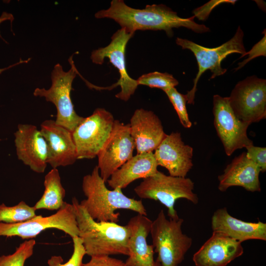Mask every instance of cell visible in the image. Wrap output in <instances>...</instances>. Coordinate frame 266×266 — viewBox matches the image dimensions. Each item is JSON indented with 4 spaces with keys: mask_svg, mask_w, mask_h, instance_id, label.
Masks as SVG:
<instances>
[{
    "mask_svg": "<svg viewBox=\"0 0 266 266\" xmlns=\"http://www.w3.org/2000/svg\"><path fill=\"white\" fill-rule=\"evenodd\" d=\"M96 18H109L114 20L132 34L138 30H163L171 37L173 28L184 27L198 33L210 31L203 24L194 21V16L184 18L164 4L147 5L143 9H136L127 5L123 0H112L109 7L99 11Z\"/></svg>",
    "mask_w": 266,
    "mask_h": 266,
    "instance_id": "1",
    "label": "cell"
},
{
    "mask_svg": "<svg viewBox=\"0 0 266 266\" xmlns=\"http://www.w3.org/2000/svg\"><path fill=\"white\" fill-rule=\"evenodd\" d=\"M73 206L78 236L82 241L86 254L91 257L122 254L128 256L130 233L128 226L112 222H98L91 217L75 197Z\"/></svg>",
    "mask_w": 266,
    "mask_h": 266,
    "instance_id": "2",
    "label": "cell"
},
{
    "mask_svg": "<svg viewBox=\"0 0 266 266\" xmlns=\"http://www.w3.org/2000/svg\"><path fill=\"white\" fill-rule=\"evenodd\" d=\"M105 183L97 166L91 174L83 177L82 188L87 198L80 204L92 218L98 222L117 223L120 214L115 211L121 209L131 210L147 216L146 210L141 200L127 197L120 189L109 190Z\"/></svg>",
    "mask_w": 266,
    "mask_h": 266,
    "instance_id": "3",
    "label": "cell"
},
{
    "mask_svg": "<svg viewBox=\"0 0 266 266\" xmlns=\"http://www.w3.org/2000/svg\"><path fill=\"white\" fill-rule=\"evenodd\" d=\"M184 220L168 219L163 210L152 221L150 233L154 252L158 254L156 260L161 266H178L191 248L193 240L183 233Z\"/></svg>",
    "mask_w": 266,
    "mask_h": 266,
    "instance_id": "4",
    "label": "cell"
},
{
    "mask_svg": "<svg viewBox=\"0 0 266 266\" xmlns=\"http://www.w3.org/2000/svg\"><path fill=\"white\" fill-rule=\"evenodd\" d=\"M194 186L189 178L167 175L158 170L154 175L144 179L134 191L141 199L159 201L167 208L169 218L177 219L179 217L174 204L178 199H185L198 204L199 198L194 192Z\"/></svg>",
    "mask_w": 266,
    "mask_h": 266,
    "instance_id": "5",
    "label": "cell"
},
{
    "mask_svg": "<svg viewBox=\"0 0 266 266\" xmlns=\"http://www.w3.org/2000/svg\"><path fill=\"white\" fill-rule=\"evenodd\" d=\"M243 32L238 26L232 38L215 48H207L187 39L180 37L176 39V43L182 49H188L193 53L198 65V71L194 79L193 87L186 94L188 104H194L197 84L205 71H211L210 79L222 75L227 71V69L221 66V63L224 59L233 53H238L242 56L246 52L243 43Z\"/></svg>",
    "mask_w": 266,
    "mask_h": 266,
    "instance_id": "6",
    "label": "cell"
},
{
    "mask_svg": "<svg viewBox=\"0 0 266 266\" xmlns=\"http://www.w3.org/2000/svg\"><path fill=\"white\" fill-rule=\"evenodd\" d=\"M71 68L65 71L61 65L56 64L52 71V85L48 89L36 88L33 94L44 98L47 101L53 103L57 109L56 124L72 133L84 117L75 112L70 97L73 81L78 74L71 57L69 59Z\"/></svg>",
    "mask_w": 266,
    "mask_h": 266,
    "instance_id": "7",
    "label": "cell"
},
{
    "mask_svg": "<svg viewBox=\"0 0 266 266\" xmlns=\"http://www.w3.org/2000/svg\"><path fill=\"white\" fill-rule=\"evenodd\" d=\"M49 229L62 231L71 238L78 236L79 230L72 204L65 201L57 212L50 216L37 215L31 220L19 223L0 222V236L33 238Z\"/></svg>",
    "mask_w": 266,
    "mask_h": 266,
    "instance_id": "8",
    "label": "cell"
},
{
    "mask_svg": "<svg viewBox=\"0 0 266 266\" xmlns=\"http://www.w3.org/2000/svg\"><path fill=\"white\" fill-rule=\"evenodd\" d=\"M115 119L103 108H96L72 133L76 148L77 159H91L99 152L109 137Z\"/></svg>",
    "mask_w": 266,
    "mask_h": 266,
    "instance_id": "9",
    "label": "cell"
},
{
    "mask_svg": "<svg viewBox=\"0 0 266 266\" xmlns=\"http://www.w3.org/2000/svg\"><path fill=\"white\" fill-rule=\"evenodd\" d=\"M234 113L251 125L266 118V80L256 76L239 81L228 97Z\"/></svg>",
    "mask_w": 266,
    "mask_h": 266,
    "instance_id": "10",
    "label": "cell"
},
{
    "mask_svg": "<svg viewBox=\"0 0 266 266\" xmlns=\"http://www.w3.org/2000/svg\"><path fill=\"white\" fill-rule=\"evenodd\" d=\"M214 125L225 153L231 156L235 150L253 145L247 135L250 124L238 119L233 111L228 97H213Z\"/></svg>",
    "mask_w": 266,
    "mask_h": 266,
    "instance_id": "11",
    "label": "cell"
},
{
    "mask_svg": "<svg viewBox=\"0 0 266 266\" xmlns=\"http://www.w3.org/2000/svg\"><path fill=\"white\" fill-rule=\"evenodd\" d=\"M135 145L129 124L115 120L111 133L97 155L100 174L106 182L111 175L133 157Z\"/></svg>",
    "mask_w": 266,
    "mask_h": 266,
    "instance_id": "12",
    "label": "cell"
},
{
    "mask_svg": "<svg viewBox=\"0 0 266 266\" xmlns=\"http://www.w3.org/2000/svg\"><path fill=\"white\" fill-rule=\"evenodd\" d=\"M133 34L128 32L125 29L121 28L117 31L112 36L110 43L104 47L100 48L94 50L91 55L93 63L102 65L105 58L118 70L120 78L118 81L109 87L113 88L120 86L121 91L115 95L124 101H127L133 95L137 86L136 80L131 78L128 74L126 65V48L129 40Z\"/></svg>",
    "mask_w": 266,
    "mask_h": 266,
    "instance_id": "13",
    "label": "cell"
},
{
    "mask_svg": "<svg viewBox=\"0 0 266 266\" xmlns=\"http://www.w3.org/2000/svg\"><path fill=\"white\" fill-rule=\"evenodd\" d=\"M39 130L46 143L47 164L52 168L73 165L78 160L71 132L52 120L44 121Z\"/></svg>",
    "mask_w": 266,
    "mask_h": 266,
    "instance_id": "14",
    "label": "cell"
},
{
    "mask_svg": "<svg viewBox=\"0 0 266 266\" xmlns=\"http://www.w3.org/2000/svg\"><path fill=\"white\" fill-rule=\"evenodd\" d=\"M153 153L158 166L171 176L186 177L193 166V148L184 143L179 132L166 134Z\"/></svg>",
    "mask_w": 266,
    "mask_h": 266,
    "instance_id": "15",
    "label": "cell"
},
{
    "mask_svg": "<svg viewBox=\"0 0 266 266\" xmlns=\"http://www.w3.org/2000/svg\"><path fill=\"white\" fill-rule=\"evenodd\" d=\"M14 135L18 159L33 171L43 173L48 164L47 149L40 130L32 124H19Z\"/></svg>",
    "mask_w": 266,
    "mask_h": 266,
    "instance_id": "16",
    "label": "cell"
},
{
    "mask_svg": "<svg viewBox=\"0 0 266 266\" xmlns=\"http://www.w3.org/2000/svg\"><path fill=\"white\" fill-rule=\"evenodd\" d=\"M129 126L137 154L153 152L167 134L158 116L143 108L135 110Z\"/></svg>",
    "mask_w": 266,
    "mask_h": 266,
    "instance_id": "17",
    "label": "cell"
},
{
    "mask_svg": "<svg viewBox=\"0 0 266 266\" xmlns=\"http://www.w3.org/2000/svg\"><path fill=\"white\" fill-rule=\"evenodd\" d=\"M244 252L241 243L223 233L211 236L194 254L196 266H226Z\"/></svg>",
    "mask_w": 266,
    "mask_h": 266,
    "instance_id": "18",
    "label": "cell"
},
{
    "mask_svg": "<svg viewBox=\"0 0 266 266\" xmlns=\"http://www.w3.org/2000/svg\"><path fill=\"white\" fill-rule=\"evenodd\" d=\"M152 221L146 216L139 214L132 217L128 226L130 235L128 240V266H161L154 258L153 246L147 242Z\"/></svg>",
    "mask_w": 266,
    "mask_h": 266,
    "instance_id": "19",
    "label": "cell"
},
{
    "mask_svg": "<svg viewBox=\"0 0 266 266\" xmlns=\"http://www.w3.org/2000/svg\"><path fill=\"white\" fill-rule=\"evenodd\" d=\"M259 167L249 159L243 152L235 157L219 175L218 189L225 192L232 186H240L251 192L261 191Z\"/></svg>",
    "mask_w": 266,
    "mask_h": 266,
    "instance_id": "20",
    "label": "cell"
},
{
    "mask_svg": "<svg viewBox=\"0 0 266 266\" xmlns=\"http://www.w3.org/2000/svg\"><path fill=\"white\" fill-rule=\"evenodd\" d=\"M213 232L223 233L241 243L257 239L266 240V224L258 221L249 222L231 215L226 207L217 209L211 218Z\"/></svg>",
    "mask_w": 266,
    "mask_h": 266,
    "instance_id": "21",
    "label": "cell"
},
{
    "mask_svg": "<svg viewBox=\"0 0 266 266\" xmlns=\"http://www.w3.org/2000/svg\"><path fill=\"white\" fill-rule=\"evenodd\" d=\"M158 166L153 152L137 154L117 169L107 182L113 189L122 190L135 180L154 175Z\"/></svg>",
    "mask_w": 266,
    "mask_h": 266,
    "instance_id": "22",
    "label": "cell"
},
{
    "mask_svg": "<svg viewBox=\"0 0 266 266\" xmlns=\"http://www.w3.org/2000/svg\"><path fill=\"white\" fill-rule=\"evenodd\" d=\"M44 191L41 198L33 206L34 209L58 210L65 201L66 191L63 187L59 170L52 168L44 177Z\"/></svg>",
    "mask_w": 266,
    "mask_h": 266,
    "instance_id": "23",
    "label": "cell"
},
{
    "mask_svg": "<svg viewBox=\"0 0 266 266\" xmlns=\"http://www.w3.org/2000/svg\"><path fill=\"white\" fill-rule=\"evenodd\" d=\"M34 208L23 201L17 204L8 206L4 203L0 204V222L15 224L26 222L37 215Z\"/></svg>",
    "mask_w": 266,
    "mask_h": 266,
    "instance_id": "24",
    "label": "cell"
},
{
    "mask_svg": "<svg viewBox=\"0 0 266 266\" xmlns=\"http://www.w3.org/2000/svg\"><path fill=\"white\" fill-rule=\"evenodd\" d=\"M136 80L138 85H145L150 88H158L164 92L175 87L179 83L172 74L158 71L144 74Z\"/></svg>",
    "mask_w": 266,
    "mask_h": 266,
    "instance_id": "25",
    "label": "cell"
},
{
    "mask_svg": "<svg viewBox=\"0 0 266 266\" xmlns=\"http://www.w3.org/2000/svg\"><path fill=\"white\" fill-rule=\"evenodd\" d=\"M35 243L33 239L25 240L13 254L0 256V266H24L26 260L33 254Z\"/></svg>",
    "mask_w": 266,
    "mask_h": 266,
    "instance_id": "26",
    "label": "cell"
},
{
    "mask_svg": "<svg viewBox=\"0 0 266 266\" xmlns=\"http://www.w3.org/2000/svg\"><path fill=\"white\" fill-rule=\"evenodd\" d=\"M164 92L174 108L181 125L185 128H191L192 123L189 119L187 110V99L186 95L179 93L175 87L166 90Z\"/></svg>",
    "mask_w": 266,
    "mask_h": 266,
    "instance_id": "27",
    "label": "cell"
},
{
    "mask_svg": "<svg viewBox=\"0 0 266 266\" xmlns=\"http://www.w3.org/2000/svg\"><path fill=\"white\" fill-rule=\"evenodd\" d=\"M73 251L70 258L65 263L60 256H52L47 262L49 266H83V259L86 252L82 241L79 236L72 238Z\"/></svg>",
    "mask_w": 266,
    "mask_h": 266,
    "instance_id": "28",
    "label": "cell"
},
{
    "mask_svg": "<svg viewBox=\"0 0 266 266\" xmlns=\"http://www.w3.org/2000/svg\"><path fill=\"white\" fill-rule=\"evenodd\" d=\"M264 32L265 34L263 38L255 44L249 51L248 52H246L244 55L240 56V58L248 55L247 58L238 64V66L235 68V71L241 68L246 64L254 58L261 56H266V33L265 30H264Z\"/></svg>",
    "mask_w": 266,
    "mask_h": 266,
    "instance_id": "29",
    "label": "cell"
},
{
    "mask_svg": "<svg viewBox=\"0 0 266 266\" xmlns=\"http://www.w3.org/2000/svg\"><path fill=\"white\" fill-rule=\"evenodd\" d=\"M247 157L256 164L262 172L266 170V148L251 145L246 148Z\"/></svg>",
    "mask_w": 266,
    "mask_h": 266,
    "instance_id": "30",
    "label": "cell"
},
{
    "mask_svg": "<svg viewBox=\"0 0 266 266\" xmlns=\"http://www.w3.org/2000/svg\"><path fill=\"white\" fill-rule=\"evenodd\" d=\"M236 0H212L204 5L198 7L193 11L194 16L200 20L207 19L211 11L218 5L224 3L234 4Z\"/></svg>",
    "mask_w": 266,
    "mask_h": 266,
    "instance_id": "31",
    "label": "cell"
},
{
    "mask_svg": "<svg viewBox=\"0 0 266 266\" xmlns=\"http://www.w3.org/2000/svg\"><path fill=\"white\" fill-rule=\"evenodd\" d=\"M83 266H128L125 262L109 256L91 257L90 260Z\"/></svg>",
    "mask_w": 266,
    "mask_h": 266,
    "instance_id": "32",
    "label": "cell"
},
{
    "mask_svg": "<svg viewBox=\"0 0 266 266\" xmlns=\"http://www.w3.org/2000/svg\"><path fill=\"white\" fill-rule=\"evenodd\" d=\"M13 19H14L13 16L11 14L5 12H3L2 13L1 15L0 16V24L2 22L6 21V20H10V21H11V22H12ZM0 37L1 38L0 34ZM24 63V62L23 61H21L15 64V65H13L12 66H10L7 67V68L0 69V74L3 71L6 70V69L10 68V67L14 66L16 65H18V64H19L20 63Z\"/></svg>",
    "mask_w": 266,
    "mask_h": 266,
    "instance_id": "33",
    "label": "cell"
}]
</instances>
